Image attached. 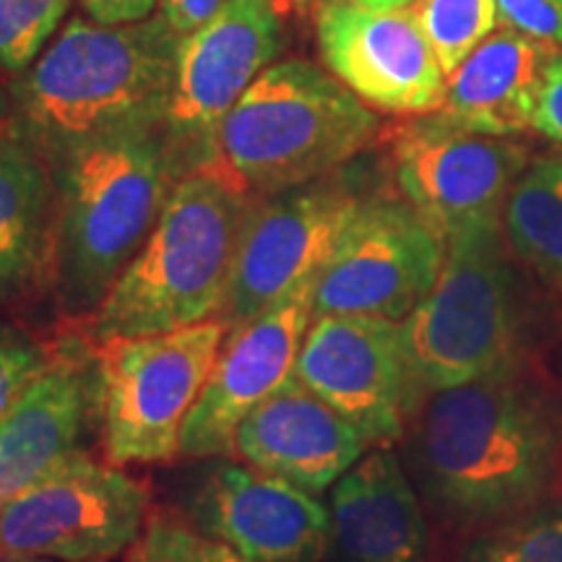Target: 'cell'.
<instances>
[{
    "instance_id": "9",
    "label": "cell",
    "mask_w": 562,
    "mask_h": 562,
    "mask_svg": "<svg viewBox=\"0 0 562 562\" xmlns=\"http://www.w3.org/2000/svg\"><path fill=\"white\" fill-rule=\"evenodd\" d=\"M448 240L404 195H362L315 273L313 318L370 315L402 323L430 294Z\"/></svg>"
},
{
    "instance_id": "20",
    "label": "cell",
    "mask_w": 562,
    "mask_h": 562,
    "mask_svg": "<svg viewBox=\"0 0 562 562\" xmlns=\"http://www.w3.org/2000/svg\"><path fill=\"white\" fill-rule=\"evenodd\" d=\"M550 42L505 26L480 42L448 76L438 110L461 128L510 138L531 128L539 87L552 55Z\"/></svg>"
},
{
    "instance_id": "19",
    "label": "cell",
    "mask_w": 562,
    "mask_h": 562,
    "mask_svg": "<svg viewBox=\"0 0 562 562\" xmlns=\"http://www.w3.org/2000/svg\"><path fill=\"white\" fill-rule=\"evenodd\" d=\"M331 537L347 562H425L427 524L389 448L364 453L331 492Z\"/></svg>"
},
{
    "instance_id": "3",
    "label": "cell",
    "mask_w": 562,
    "mask_h": 562,
    "mask_svg": "<svg viewBox=\"0 0 562 562\" xmlns=\"http://www.w3.org/2000/svg\"><path fill=\"white\" fill-rule=\"evenodd\" d=\"M50 167L60 297L74 313H94L149 237L182 175L159 125L89 138Z\"/></svg>"
},
{
    "instance_id": "25",
    "label": "cell",
    "mask_w": 562,
    "mask_h": 562,
    "mask_svg": "<svg viewBox=\"0 0 562 562\" xmlns=\"http://www.w3.org/2000/svg\"><path fill=\"white\" fill-rule=\"evenodd\" d=\"M70 0H0V74L21 76L58 32Z\"/></svg>"
},
{
    "instance_id": "34",
    "label": "cell",
    "mask_w": 562,
    "mask_h": 562,
    "mask_svg": "<svg viewBox=\"0 0 562 562\" xmlns=\"http://www.w3.org/2000/svg\"><path fill=\"white\" fill-rule=\"evenodd\" d=\"M3 562H60V560H47V558H5Z\"/></svg>"
},
{
    "instance_id": "30",
    "label": "cell",
    "mask_w": 562,
    "mask_h": 562,
    "mask_svg": "<svg viewBox=\"0 0 562 562\" xmlns=\"http://www.w3.org/2000/svg\"><path fill=\"white\" fill-rule=\"evenodd\" d=\"M224 3L227 0H161L159 13L167 26L182 40L214 19Z\"/></svg>"
},
{
    "instance_id": "12",
    "label": "cell",
    "mask_w": 562,
    "mask_h": 562,
    "mask_svg": "<svg viewBox=\"0 0 562 562\" xmlns=\"http://www.w3.org/2000/svg\"><path fill=\"white\" fill-rule=\"evenodd\" d=\"M360 199L349 186L326 178L250 199L229 290L220 311L227 331L240 328L302 281L313 279Z\"/></svg>"
},
{
    "instance_id": "16",
    "label": "cell",
    "mask_w": 562,
    "mask_h": 562,
    "mask_svg": "<svg viewBox=\"0 0 562 562\" xmlns=\"http://www.w3.org/2000/svg\"><path fill=\"white\" fill-rule=\"evenodd\" d=\"M191 510L203 533L256 562H318L334 539L318 495L250 463L216 467Z\"/></svg>"
},
{
    "instance_id": "10",
    "label": "cell",
    "mask_w": 562,
    "mask_h": 562,
    "mask_svg": "<svg viewBox=\"0 0 562 562\" xmlns=\"http://www.w3.org/2000/svg\"><path fill=\"white\" fill-rule=\"evenodd\" d=\"M279 53L273 0H227L214 19L180 40L161 133L182 178L216 159L222 121Z\"/></svg>"
},
{
    "instance_id": "24",
    "label": "cell",
    "mask_w": 562,
    "mask_h": 562,
    "mask_svg": "<svg viewBox=\"0 0 562 562\" xmlns=\"http://www.w3.org/2000/svg\"><path fill=\"white\" fill-rule=\"evenodd\" d=\"M406 9H412L446 76L501 24L497 0H417Z\"/></svg>"
},
{
    "instance_id": "26",
    "label": "cell",
    "mask_w": 562,
    "mask_h": 562,
    "mask_svg": "<svg viewBox=\"0 0 562 562\" xmlns=\"http://www.w3.org/2000/svg\"><path fill=\"white\" fill-rule=\"evenodd\" d=\"M131 562H256L170 513H151L131 547Z\"/></svg>"
},
{
    "instance_id": "27",
    "label": "cell",
    "mask_w": 562,
    "mask_h": 562,
    "mask_svg": "<svg viewBox=\"0 0 562 562\" xmlns=\"http://www.w3.org/2000/svg\"><path fill=\"white\" fill-rule=\"evenodd\" d=\"M55 360L37 341L0 331V414L16 402Z\"/></svg>"
},
{
    "instance_id": "22",
    "label": "cell",
    "mask_w": 562,
    "mask_h": 562,
    "mask_svg": "<svg viewBox=\"0 0 562 562\" xmlns=\"http://www.w3.org/2000/svg\"><path fill=\"white\" fill-rule=\"evenodd\" d=\"M508 248L562 294V157L533 159L503 209Z\"/></svg>"
},
{
    "instance_id": "17",
    "label": "cell",
    "mask_w": 562,
    "mask_h": 562,
    "mask_svg": "<svg viewBox=\"0 0 562 562\" xmlns=\"http://www.w3.org/2000/svg\"><path fill=\"white\" fill-rule=\"evenodd\" d=\"M370 442L334 406L290 378L263 398L235 432V456L297 487L321 495L334 487Z\"/></svg>"
},
{
    "instance_id": "5",
    "label": "cell",
    "mask_w": 562,
    "mask_h": 562,
    "mask_svg": "<svg viewBox=\"0 0 562 562\" xmlns=\"http://www.w3.org/2000/svg\"><path fill=\"white\" fill-rule=\"evenodd\" d=\"M378 128L375 112L334 74L286 58L271 63L227 112L209 167L263 199L328 178L368 149Z\"/></svg>"
},
{
    "instance_id": "7",
    "label": "cell",
    "mask_w": 562,
    "mask_h": 562,
    "mask_svg": "<svg viewBox=\"0 0 562 562\" xmlns=\"http://www.w3.org/2000/svg\"><path fill=\"white\" fill-rule=\"evenodd\" d=\"M227 334L224 321L209 318L100 344L102 446L110 463H159L180 453L182 425L206 389Z\"/></svg>"
},
{
    "instance_id": "4",
    "label": "cell",
    "mask_w": 562,
    "mask_h": 562,
    "mask_svg": "<svg viewBox=\"0 0 562 562\" xmlns=\"http://www.w3.org/2000/svg\"><path fill=\"white\" fill-rule=\"evenodd\" d=\"M250 195L214 167L186 175L157 224L91 313L97 341L220 318Z\"/></svg>"
},
{
    "instance_id": "2",
    "label": "cell",
    "mask_w": 562,
    "mask_h": 562,
    "mask_svg": "<svg viewBox=\"0 0 562 562\" xmlns=\"http://www.w3.org/2000/svg\"><path fill=\"white\" fill-rule=\"evenodd\" d=\"M180 37L167 21L70 19L11 87V121L47 161L83 140L165 121Z\"/></svg>"
},
{
    "instance_id": "8",
    "label": "cell",
    "mask_w": 562,
    "mask_h": 562,
    "mask_svg": "<svg viewBox=\"0 0 562 562\" xmlns=\"http://www.w3.org/2000/svg\"><path fill=\"white\" fill-rule=\"evenodd\" d=\"M149 495L115 463L74 451L0 505V558L108 562L136 544Z\"/></svg>"
},
{
    "instance_id": "6",
    "label": "cell",
    "mask_w": 562,
    "mask_h": 562,
    "mask_svg": "<svg viewBox=\"0 0 562 562\" xmlns=\"http://www.w3.org/2000/svg\"><path fill=\"white\" fill-rule=\"evenodd\" d=\"M518 318L503 220L448 237L438 281L402 321L406 357L422 393L480 381L516 364Z\"/></svg>"
},
{
    "instance_id": "21",
    "label": "cell",
    "mask_w": 562,
    "mask_h": 562,
    "mask_svg": "<svg viewBox=\"0 0 562 562\" xmlns=\"http://www.w3.org/2000/svg\"><path fill=\"white\" fill-rule=\"evenodd\" d=\"M53 167L9 121L0 131V292L19 290L53 266Z\"/></svg>"
},
{
    "instance_id": "15",
    "label": "cell",
    "mask_w": 562,
    "mask_h": 562,
    "mask_svg": "<svg viewBox=\"0 0 562 562\" xmlns=\"http://www.w3.org/2000/svg\"><path fill=\"white\" fill-rule=\"evenodd\" d=\"M313 290L315 277L227 334L206 389L182 425L180 456H235L240 422L294 375V362L313 323Z\"/></svg>"
},
{
    "instance_id": "1",
    "label": "cell",
    "mask_w": 562,
    "mask_h": 562,
    "mask_svg": "<svg viewBox=\"0 0 562 562\" xmlns=\"http://www.w3.org/2000/svg\"><path fill=\"white\" fill-rule=\"evenodd\" d=\"M562 422L516 364L435 391L419 427L427 492L463 524L537 508L560 472Z\"/></svg>"
},
{
    "instance_id": "29",
    "label": "cell",
    "mask_w": 562,
    "mask_h": 562,
    "mask_svg": "<svg viewBox=\"0 0 562 562\" xmlns=\"http://www.w3.org/2000/svg\"><path fill=\"white\" fill-rule=\"evenodd\" d=\"M531 128L562 146V53H554L539 87Z\"/></svg>"
},
{
    "instance_id": "18",
    "label": "cell",
    "mask_w": 562,
    "mask_h": 562,
    "mask_svg": "<svg viewBox=\"0 0 562 562\" xmlns=\"http://www.w3.org/2000/svg\"><path fill=\"white\" fill-rule=\"evenodd\" d=\"M97 398L100 375L63 357L0 414V505L79 451Z\"/></svg>"
},
{
    "instance_id": "28",
    "label": "cell",
    "mask_w": 562,
    "mask_h": 562,
    "mask_svg": "<svg viewBox=\"0 0 562 562\" xmlns=\"http://www.w3.org/2000/svg\"><path fill=\"white\" fill-rule=\"evenodd\" d=\"M497 11L510 30L562 45V0H497Z\"/></svg>"
},
{
    "instance_id": "31",
    "label": "cell",
    "mask_w": 562,
    "mask_h": 562,
    "mask_svg": "<svg viewBox=\"0 0 562 562\" xmlns=\"http://www.w3.org/2000/svg\"><path fill=\"white\" fill-rule=\"evenodd\" d=\"M79 3L97 24H133L149 19L157 9V0H79Z\"/></svg>"
},
{
    "instance_id": "13",
    "label": "cell",
    "mask_w": 562,
    "mask_h": 562,
    "mask_svg": "<svg viewBox=\"0 0 562 562\" xmlns=\"http://www.w3.org/2000/svg\"><path fill=\"white\" fill-rule=\"evenodd\" d=\"M294 378L351 422L370 446L402 438L422 396L402 323L370 315L313 318Z\"/></svg>"
},
{
    "instance_id": "11",
    "label": "cell",
    "mask_w": 562,
    "mask_h": 562,
    "mask_svg": "<svg viewBox=\"0 0 562 562\" xmlns=\"http://www.w3.org/2000/svg\"><path fill=\"white\" fill-rule=\"evenodd\" d=\"M398 193L446 235L501 222L505 201L529 167V151L510 138L461 128L440 112L414 115L393 133Z\"/></svg>"
},
{
    "instance_id": "23",
    "label": "cell",
    "mask_w": 562,
    "mask_h": 562,
    "mask_svg": "<svg viewBox=\"0 0 562 562\" xmlns=\"http://www.w3.org/2000/svg\"><path fill=\"white\" fill-rule=\"evenodd\" d=\"M461 562H562V505H537L476 533Z\"/></svg>"
},
{
    "instance_id": "32",
    "label": "cell",
    "mask_w": 562,
    "mask_h": 562,
    "mask_svg": "<svg viewBox=\"0 0 562 562\" xmlns=\"http://www.w3.org/2000/svg\"><path fill=\"white\" fill-rule=\"evenodd\" d=\"M351 3L364 5L372 11H393V9H406V5L417 3V0H351Z\"/></svg>"
},
{
    "instance_id": "33",
    "label": "cell",
    "mask_w": 562,
    "mask_h": 562,
    "mask_svg": "<svg viewBox=\"0 0 562 562\" xmlns=\"http://www.w3.org/2000/svg\"><path fill=\"white\" fill-rule=\"evenodd\" d=\"M9 121H11V100L5 97V91L0 89V131L9 125Z\"/></svg>"
},
{
    "instance_id": "14",
    "label": "cell",
    "mask_w": 562,
    "mask_h": 562,
    "mask_svg": "<svg viewBox=\"0 0 562 562\" xmlns=\"http://www.w3.org/2000/svg\"><path fill=\"white\" fill-rule=\"evenodd\" d=\"M315 40L328 74L368 108L391 115L442 108L448 76L412 9L372 11L351 0H323Z\"/></svg>"
}]
</instances>
